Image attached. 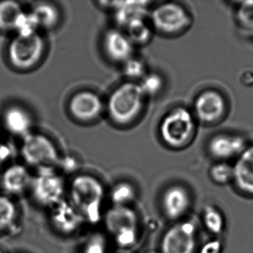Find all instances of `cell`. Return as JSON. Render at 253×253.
Segmentation results:
<instances>
[{
  "instance_id": "6da1fadb",
  "label": "cell",
  "mask_w": 253,
  "mask_h": 253,
  "mask_svg": "<svg viewBox=\"0 0 253 253\" xmlns=\"http://www.w3.org/2000/svg\"><path fill=\"white\" fill-rule=\"evenodd\" d=\"M68 200L88 224L101 221L106 189L97 177L89 174H78L67 186Z\"/></svg>"
},
{
  "instance_id": "7a4b0ae2",
  "label": "cell",
  "mask_w": 253,
  "mask_h": 253,
  "mask_svg": "<svg viewBox=\"0 0 253 253\" xmlns=\"http://www.w3.org/2000/svg\"><path fill=\"white\" fill-rule=\"evenodd\" d=\"M198 121L192 109L177 106L170 109L161 120L159 134L162 141L171 149L186 147L192 143L197 131Z\"/></svg>"
},
{
  "instance_id": "3957f363",
  "label": "cell",
  "mask_w": 253,
  "mask_h": 253,
  "mask_svg": "<svg viewBox=\"0 0 253 253\" xmlns=\"http://www.w3.org/2000/svg\"><path fill=\"white\" fill-rule=\"evenodd\" d=\"M102 220L106 232L120 250H128L137 243L138 217L131 207L112 206L103 212Z\"/></svg>"
},
{
  "instance_id": "277c9868",
  "label": "cell",
  "mask_w": 253,
  "mask_h": 253,
  "mask_svg": "<svg viewBox=\"0 0 253 253\" xmlns=\"http://www.w3.org/2000/svg\"><path fill=\"white\" fill-rule=\"evenodd\" d=\"M146 99L139 84H122L112 93L108 100L107 110L111 119L120 125L130 124L141 113Z\"/></svg>"
},
{
  "instance_id": "5b68a950",
  "label": "cell",
  "mask_w": 253,
  "mask_h": 253,
  "mask_svg": "<svg viewBox=\"0 0 253 253\" xmlns=\"http://www.w3.org/2000/svg\"><path fill=\"white\" fill-rule=\"evenodd\" d=\"M29 192L35 202L49 210L65 199L67 186L55 167H42L33 174Z\"/></svg>"
},
{
  "instance_id": "8992f818",
  "label": "cell",
  "mask_w": 253,
  "mask_h": 253,
  "mask_svg": "<svg viewBox=\"0 0 253 253\" xmlns=\"http://www.w3.org/2000/svg\"><path fill=\"white\" fill-rule=\"evenodd\" d=\"M153 30L165 36H177L192 26V16L187 8L175 2H166L154 7L149 14Z\"/></svg>"
},
{
  "instance_id": "52a82bcc",
  "label": "cell",
  "mask_w": 253,
  "mask_h": 253,
  "mask_svg": "<svg viewBox=\"0 0 253 253\" xmlns=\"http://www.w3.org/2000/svg\"><path fill=\"white\" fill-rule=\"evenodd\" d=\"M20 151L26 165L36 169L56 167L60 157L55 145L49 138L36 133H30L23 137Z\"/></svg>"
},
{
  "instance_id": "ba28073f",
  "label": "cell",
  "mask_w": 253,
  "mask_h": 253,
  "mask_svg": "<svg viewBox=\"0 0 253 253\" xmlns=\"http://www.w3.org/2000/svg\"><path fill=\"white\" fill-rule=\"evenodd\" d=\"M45 49V41L39 33L30 36L16 35L8 45V59L17 69H31L41 61Z\"/></svg>"
},
{
  "instance_id": "9c48e42d",
  "label": "cell",
  "mask_w": 253,
  "mask_h": 253,
  "mask_svg": "<svg viewBox=\"0 0 253 253\" xmlns=\"http://www.w3.org/2000/svg\"><path fill=\"white\" fill-rule=\"evenodd\" d=\"M227 103L221 92L213 88L201 91L193 103L192 112L198 123L214 125L224 118Z\"/></svg>"
},
{
  "instance_id": "30bf717a",
  "label": "cell",
  "mask_w": 253,
  "mask_h": 253,
  "mask_svg": "<svg viewBox=\"0 0 253 253\" xmlns=\"http://www.w3.org/2000/svg\"><path fill=\"white\" fill-rule=\"evenodd\" d=\"M49 211L51 226L61 235H73L86 223L81 213L66 198L49 209Z\"/></svg>"
},
{
  "instance_id": "8fae6325",
  "label": "cell",
  "mask_w": 253,
  "mask_h": 253,
  "mask_svg": "<svg viewBox=\"0 0 253 253\" xmlns=\"http://www.w3.org/2000/svg\"><path fill=\"white\" fill-rule=\"evenodd\" d=\"M195 226L191 222L174 225L163 238L162 253H193L195 247Z\"/></svg>"
},
{
  "instance_id": "7c38bea8",
  "label": "cell",
  "mask_w": 253,
  "mask_h": 253,
  "mask_svg": "<svg viewBox=\"0 0 253 253\" xmlns=\"http://www.w3.org/2000/svg\"><path fill=\"white\" fill-rule=\"evenodd\" d=\"M32 177L33 174L26 166L11 164L4 169L0 177V186L3 194L14 198L29 191Z\"/></svg>"
},
{
  "instance_id": "4fadbf2b",
  "label": "cell",
  "mask_w": 253,
  "mask_h": 253,
  "mask_svg": "<svg viewBox=\"0 0 253 253\" xmlns=\"http://www.w3.org/2000/svg\"><path fill=\"white\" fill-rule=\"evenodd\" d=\"M248 146L243 136L234 133H219L212 136L208 143L211 156L220 161L238 158Z\"/></svg>"
},
{
  "instance_id": "5bb4252c",
  "label": "cell",
  "mask_w": 253,
  "mask_h": 253,
  "mask_svg": "<svg viewBox=\"0 0 253 253\" xmlns=\"http://www.w3.org/2000/svg\"><path fill=\"white\" fill-rule=\"evenodd\" d=\"M103 109L101 98L95 93L82 91L75 94L69 102V110L76 119L81 121H94Z\"/></svg>"
},
{
  "instance_id": "9a60e30c",
  "label": "cell",
  "mask_w": 253,
  "mask_h": 253,
  "mask_svg": "<svg viewBox=\"0 0 253 253\" xmlns=\"http://www.w3.org/2000/svg\"><path fill=\"white\" fill-rule=\"evenodd\" d=\"M134 44L125 32L112 29L106 32L104 38V49L108 57L115 62L125 63L133 57Z\"/></svg>"
},
{
  "instance_id": "2e32d148",
  "label": "cell",
  "mask_w": 253,
  "mask_h": 253,
  "mask_svg": "<svg viewBox=\"0 0 253 253\" xmlns=\"http://www.w3.org/2000/svg\"><path fill=\"white\" fill-rule=\"evenodd\" d=\"M115 10V19L118 26H126L139 18L149 17V2L145 1H125V2H103Z\"/></svg>"
},
{
  "instance_id": "e0dca14e",
  "label": "cell",
  "mask_w": 253,
  "mask_h": 253,
  "mask_svg": "<svg viewBox=\"0 0 253 253\" xmlns=\"http://www.w3.org/2000/svg\"><path fill=\"white\" fill-rule=\"evenodd\" d=\"M234 178L241 190L253 194V145L247 146L237 158Z\"/></svg>"
},
{
  "instance_id": "ac0fdd59",
  "label": "cell",
  "mask_w": 253,
  "mask_h": 253,
  "mask_svg": "<svg viewBox=\"0 0 253 253\" xmlns=\"http://www.w3.org/2000/svg\"><path fill=\"white\" fill-rule=\"evenodd\" d=\"M3 124L8 132L24 137L31 133L33 119L26 109L14 106L8 108L4 112Z\"/></svg>"
},
{
  "instance_id": "d6986e66",
  "label": "cell",
  "mask_w": 253,
  "mask_h": 253,
  "mask_svg": "<svg viewBox=\"0 0 253 253\" xmlns=\"http://www.w3.org/2000/svg\"><path fill=\"white\" fill-rule=\"evenodd\" d=\"M187 192L180 186L170 188L164 195V211L170 218H177L184 213L189 206Z\"/></svg>"
},
{
  "instance_id": "ffe728a7",
  "label": "cell",
  "mask_w": 253,
  "mask_h": 253,
  "mask_svg": "<svg viewBox=\"0 0 253 253\" xmlns=\"http://www.w3.org/2000/svg\"><path fill=\"white\" fill-rule=\"evenodd\" d=\"M125 29V33L134 45H144L147 43L152 38L154 31L147 18L132 20L126 26Z\"/></svg>"
},
{
  "instance_id": "44dd1931",
  "label": "cell",
  "mask_w": 253,
  "mask_h": 253,
  "mask_svg": "<svg viewBox=\"0 0 253 253\" xmlns=\"http://www.w3.org/2000/svg\"><path fill=\"white\" fill-rule=\"evenodd\" d=\"M137 196L135 188L128 181L118 182L111 188L109 199L112 206L116 207H131Z\"/></svg>"
},
{
  "instance_id": "7402d4cb",
  "label": "cell",
  "mask_w": 253,
  "mask_h": 253,
  "mask_svg": "<svg viewBox=\"0 0 253 253\" xmlns=\"http://www.w3.org/2000/svg\"><path fill=\"white\" fill-rule=\"evenodd\" d=\"M18 209L14 198L0 194V234L9 230L15 225Z\"/></svg>"
},
{
  "instance_id": "603a6c76",
  "label": "cell",
  "mask_w": 253,
  "mask_h": 253,
  "mask_svg": "<svg viewBox=\"0 0 253 253\" xmlns=\"http://www.w3.org/2000/svg\"><path fill=\"white\" fill-rule=\"evenodd\" d=\"M23 11L20 4L15 1L7 0L0 2V30L14 31L17 19Z\"/></svg>"
},
{
  "instance_id": "cb8c5ba5",
  "label": "cell",
  "mask_w": 253,
  "mask_h": 253,
  "mask_svg": "<svg viewBox=\"0 0 253 253\" xmlns=\"http://www.w3.org/2000/svg\"><path fill=\"white\" fill-rule=\"evenodd\" d=\"M38 20L40 28L51 29L58 23L60 14L54 5L46 2H41L34 7L32 11Z\"/></svg>"
},
{
  "instance_id": "d4e9b609",
  "label": "cell",
  "mask_w": 253,
  "mask_h": 253,
  "mask_svg": "<svg viewBox=\"0 0 253 253\" xmlns=\"http://www.w3.org/2000/svg\"><path fill=\"white\" fill-rule=\"evenodd\" d=\"M235 20L242 30L253 32V1L238 2L235 5Z\"/></svg>"
},
{
  "instance_id": "484cf974",
  "label": "cell",
  "mask_w": 253,
  "mask_h": 253,
  "mask_svg": "<svg viewBox=\"0 0 253 253\" xmlns=\"http://www.w3.org/2000/svg\"><path fill=\"white\" fill-rule=\"evenodd\" d=\"M139 85L146 97H154L164 89V80L157 72H148L140 80Z\"/></svg>"
},
{
  "instance_id": "4316f807",
  "label": "cell",
  "mask_w": 253,
  "mask_h": 253,
  "mask_svg": "<svg viewBox=\"0 0 253 253\" xmlns=\"http://www.w3.org/2000/svg\"><path fill=\"white\" fill-rule=\"evenodd\" d=\"M39 29L38 20L32 11H23L17 19L14 31L19 36H30L38 33V30Z\"/></svg>"
},
{
  "instance_id": "83f0119b",
  "label": "cell",
  "mask_w": 253,
  "mask_h": 253,
  "mask_svg": "<svg viewBox=\"0 0 253 253\" xmlns=\"http://www.w3.org/2000/svg\"><path fill=\"white\" fill-rule=\"evenodd\" d=\"M144 60L138 57H131L124 63V73L131 80H141L148 73Z\"/></svg>"
},
{
  "instance_id": "f1b7e54d",
  "label": "cell",
  "mask_w": 253,
  "mask_h": 253,
  "mask_svg": "<svg viewBox=\"0 0 253 253\" xmlns=\"http://www.w3.org/2000/svg\"><path fill=\"white\" fill-rule=\"evenodd\" d=\"M81 253H109L107 239L103 234H94L86 240Z\"/></svg>"
},
{
  "instance_id": "f546056e",
  "label": "cell",
  "mask_w": 253,
  "mask_h": 253,
  "mask_svg": "<svg viewBox=\"0 0 253 253\" xmlns=\"http://www.w3.org/2000/svg\"><path fill=\"white\" fill-rule=\"evenodd\" d=\"M211 176L217 183H226L234 178L233 167L227 163L220 161L211 167Z\"/></svg>"
},
{
  "instance_id": "4dcf8cb0",
  "label": "cell",
  "mask_w": 253,
  "mask_h": 253,
  "mask_svg": "<svg viewBox=\"0 0 253 253\" xmlns=\"http://www.w3.org/2000/svg\"><path fill=\"white\" fill-rule=\"evenodd\" d=\"M206 226L213 233H220L223 229V220L218 211L209 207L204 214Z\"/></svg>"
},
{
  "instance_id": "1f68e13d",
  "label": "cell",
  "mask_w": 253,
  "mask_h": 253,
  "mask_svg": "<svg viewBox=\"0 0 253 253\" xmlns=\"http://www.w3.org/2000/svg\"><path fill=\"white\" fill-rule=\"evenodd\" d=\"M57 171L63 174V173H70L75 171L78 168V163L74 157L64 156L60 157L58 163L55 167Z\"/></svg>"
},
{
  "instance_id": "d6a6232c",
  "label": "cell",
  "mask_w": 253,
  "mask_h": 253,
  "mask_svg": "<svg viewBox=\"0 0 253 253\" xmlns=\"http://www.w3.org/2000/svg\"><path fill=\"white\" fill-rule=\"evenodd\" d=\"M12 156V150L9 145L0 141V169L5 167Z\"/></svg>"
},
{
  "instance_id": "836d02e7",
  "label": "cell",
  "mask_w": 253,
  "mask_h": 253,
  "mask_svg": "<svg viewBox=\"0 0 253 253\" xmlns=\"http://www.w3.org/2000/svg\"><path fill=\"white\" fill-rule=\"evenodd\" d=\"M220 249H221V244L220 241H210L202 247L201 253H219Z\"/></svg>"
},
{
  "instance_id": "e575fe53",
  "label": "cell",
  "mask_w": 253,
  "mask_h": 253,
  "mask_svg": "<svg viewBox=\"0 0 253 253\" xmlns=\"http://www.w3.org/2000/svg\"><path fill=\"white\" fill-rule=\"evenodd\" d=\"M0 253H4L3 250H1V249H0Z\"/></svg>"
},
{
  "instance_id": "d590c367",
  "label": "cell",
  "mask_w": 253,
  "mask_h": 253,
  "mask_svg": "<svg viewBox=\"0 0 253 253\" xmlns=\"http://www.w3.org/2000/svg\"><path fill=\"white\" fill-rule=\"evenodd\" d=\"M250 35H251L253 37V32H251V33L250 34Z\"/></svg>"
}]
</instances>
